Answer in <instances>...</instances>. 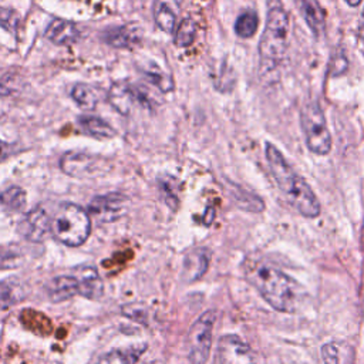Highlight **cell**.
Here are the masks:
<instances>
[{
  "mask_svg": "<svg viewBox=\"0 0 364 364\" xmlns=\"http://www.w3.org/2000/svg\"><path fill=\"white\" fill-rule=\"evenodd\" d=\"M196 36V24L192 18H183L175 33V44L178 47H188L193 43Z\"/></svg>",
  "mask_w": 364,
  "mask_h": 364,
  "instance_id": "cell-26",
  "label": "cell"
},
{
  "mask_svg": "<svg viewBox=\"0 0 364 364\" xmlns=\"http://www.w3.org/2000/svg\"><path fill=\"white\" fill-rule=\"evenodd\" d=\"M141 37L139 27L131 24L109 28L102 34L104 41L117 48H132L141 41Z\"/></svg>",
  "mask_w": 364,
  "mask_h": 364,
  "instance_id": "cell-13",
  "label": "cell"
},
{
  "mask_svg": "<svg viewBox=\"0 0 364 364\" xmlns=\"http://www.w3.org/2000/svg\"><path fill=\"white\" fill-rule=\"evenodd\" d=\"M9 154H10V145L0 139V162L4 161L9 156Z\"/></svg>",
  "mask_w": 364,
  "mask_h": 364,
  "instance_id": "cell-32",
  "label": "cell"
},
{
  "mask_svg": "<svg viewBox=\"0 0 364 364\" xmlns=\"http://www.w3.org/2000/svg\"><path fill=\"white\" fill-rule=\"evenodd\" d=\"M24 263L23 252L14 246L0 247V270H13Z\"/></svg>",
  "mask_w": 364,
  "mask_h": 364,
  "instance_id": "cell-25",
  "label": "cell"
},
{
  "mask_svg": "<svg viewBox=\"0 0 364 364\" xmlns=\"http://www.w3.org/2000/svg\"><path fill=\"white\" fill-rule=\"evenodd\" d=\"M259 26V18L255 11H245L242 13L235 21V31L242 38L252 37Z\"/></svg>",
  "mask_w": 364,
  "mask_h": 364,
  "instance_id": "cell-22",
  "label": "cell"
},
{
  "mask_svg": "<svg viewBox=\"0 0 364 364\" xmlns=\"http://www.w3.org/2000/svg\"><path fill=\"white\" fill-rule=\"evenodd\" d=\"M264 152L273 178L286 200L306 218L318 216L320 202L310 185L299 173L294 172V169L274 145L267 142Z\"/></svg>",
  "mask_w": 364,
  "mask_h": 364,
  "instance_id": "cell-2",
  "label": "cell"
},
{
  "mask_svg": "<svg viewBox=\"0 0 364 364\" xmlns=\"http://www.w3.org/2000/svg\"><path fill=\"white\" fill-rule=\"evenodd\" d=\"M78 122H80L81 128L91 136H95L100 139H107V138H112L115 135V129L100 117L81 115L78 118Z\"/></svg>",
  "mask_w": 364,
  "mask_h": 364,
  "instance_id": "cell-19",
  "label": "cell"
},
{
  "mask_svg": "<svg viewBox=\"0 0 364 364\" xmlns=\"http://www.w3.org/2000/svg\"><path fill=\"white\" fill-rule=\"evenodd\" d=\"M46 290L51 301L60 303L78 294V282L74 274L57 276L47 283Z\"/></svg>",
  "mask_w": 364,
  "mask_h": 364,
  "instance_id": "cell-14",
  "label": "cell"
},
{
  "mask_svg": "<svg viewBox=\"0 0 364 364\" xmlns=\"http://www.w3.org/2000/svg\"><path fill=\"white\" fill-rule=\"evenodd\" d=\"M233 198H235V200L237 202V205L240 208H245V209L252 210V212H260L264 208L263 200H260L257 196H253V195H249L246 192H242V189H239V188L235 189Z\"/></svg>",
  "mask_w": 364,
  "mask_h": 364,
  "instance_id": "cell-28",
  "label": "cell"
},
{
  "mask_svg": "<svg viewBox=\"0 0 364 364\" xmlns=\"http://www.w3.org/2000/svg\"><path fill=\"white\" fill-rule=\"evenodd\" d=\"M361 1H363V0H346V3H347V4H350V6H353V7L358 6Z\"/></svg>",
  "mask_w": 364,
  "mask_h": 364,
  "instance_id": "cell-33",
  "label": "cell"
},
{
  "mask_svg": "<svg viewBox=\"0 0 364 364\" xmlns=\"http://www.w3.org/2000/svg\"><path fill=\"white\" fill-rule=\"evenodd\" d=\"M289 28L287 11L280 6L270 7L259 43V54L263 63L273 67L282 61L289 44Z\"/></svg>",
  "mask_w": 364,
  "mask_h": 364,
  "instance_id": "cell-3",
  "label": "cell"
},
{
  "mask_svg": "<svg viewBox=\"0 0 364 364\" xmlns=\"http://www.w3.org/2000/svg\"><path fill=\"white\" fill-rule=\"evenodd\" d=\"M220 364H255L256 355L249 344L236 334H225L218 343Z\"/></svg>",
  "mask_w": 364,
  "mask_h": 364,
  "instance_id": "cell-8",
  "label": "cell"
},
{
  "mask_svg": "<svg viewBox=\"0 0 364 364\" xmlns=\"http://www.w3.org/2000/svg\"><path fill=\"white\" fill-rule=\"evenodd\" d=\"M300 125L307 148L317 155H327L331 149V135L323 109L317 102H309L301 108Z\"/></svg>",
  "mask_w": 364,
  "mask_h": 364,
  "instance_id": "cell-5",
  "label": "cell"
},
{
  "mask_svg": "<svg viewBox=\"0 0 364 364\" xmlns=\"http://www.w3.org/2000/svg\"><path fill=\"white\" fill-rule=\"evenodd\" d=\"M243 272L247 282L274 310L296 311L301 300V287L293 277L262 257H247Z\"/></svg>",
  "mask_w": 364,
  "mask_h": 364,
  "instance_id": "cell-1",
  "label": "cell"
},
{
  "mask_svg": "<svg viewBox=\"0 0 364 364\" xmlns=\"http://www.w3.org/2000/svg\"><path fill=\"white\" fill-rule=\"evenodd\" d=\"M154 14H155V23L161 27V30H164L166 33L173 31L175 21H176V13L165 0L156 1Z\"/></svg>",
  "mask_w": 364,
  "mask_h": 364,
  "instance_id": "cell-21",
  "label": "cell"
},
{
  "mask_svg": "<svg viewBox=\"0 0 364 364\" xmlns=\"http://www.w3.org/2000/svg\"><path fill=\"white\" fill-rule=\"evenodd\" d=\"M74 276L78 282V294L80 296H82L85 299L97 300L104 294V283H102V279L95 267L82 266L74 273Z\"/></svg>",
  "mask_w": 364,
  "mask_h": 364,
  "instance_id": "cell-11",
  "label": "cell"
},
{
  "mask_svg": "<svg viewBox=\"0 0 364 364\" xmlns=\"http://www.w3.org/2000/svg\"><path fill=\"white\" fill-rule=\"evenodd\" d=\"M18 232L30 242H43L51 233V219L43 208H36L20 220Z\"/></svg>",
  "mask_w": 364,
  "mask_h": 364,
  "instance_id": "cell-9",
  "label": "cell"
},
{
  "mask_svg": "<svg viewBox=\"0 0 364 364\" xmlns=\"http://www.w3.org/2000/svg\"><path fill=\"white\" fill-rule=\"evenodd\" d=\"M91 232L90 213L75 203H63L51 219L53 236L71 247L82 245Z\"/></svg>",
  "mask_w": 364,
  "mask_h": 364,
  "instance_id": "cell-4",
  "label": "cell"
},
{
  "mask_svg": "<svg viewBox=\"0 0 364 364\" xmlns=\"http://www.w3.org/2000/svg\"><path fill=\"white\" fill-rule=\"evenodd\" d=\"M363 317H364V291H363Z\"/></svg>",
  "mask_w": 364,
  "mask_h": 364,
  "instance_id": "cell-35",
  "label": "cell"
},
{
  "mask_svg": "<svg viewBox=\"0 0 364 364\" xmlns=\"http://www.w3.org/2000/svg\"><path fill=\"white\" fill-rule=\"evenodd\" d=\"M90 213L98 222H114L125 210V196L119 193H108L92 199L88 208Z\"/></svg>",
  "mask_w": 364,
  "mask_h": 364,
  "instance_id": "cell-10",
  "label": "cell"
},
{
  "mask_svg": "<svg viewBox=\"0 0 364 364\" xmlns=\"http://www.w3.org/2000/svg\"><path fill=\"white\" fill-rule=\"evenodd\" d=\"M108 100L121 114H128L132 104H138L134 84H114L108 92Z\"/></svg>",
  "mask_w": 364,
  "mask_h": 364,
  "instance_id": "cell-17",
  "label": "cell"
},
{
  "mask_svg": "<svg viewBox=\"0 0 364 364\" xmlns=\"http://www.w3.org/2000/svg\"><path fill=\"white\" fill-rule=\"evenodd\" d=\"M216 320L215 310H206L188 331V358L191 364H205L212 346V330Z\"/></svg>",
  "mask_w": 364,
  "mask_h": 364,
  "instance_id": "cell-6",
  "label": "cell"
},
{
  "mask_svg": "<svg viewBox=\"0 0 364 364\" xmlns=\"http://www.w3.org/2000/svg\"><path fill=\"white\" fill-rule=\"evenodd\" d=\"M0 203L10 210H20L26 206V192L20 186H10L0 193Z\"/></svg>",
  "mask_w": 364,
  "mask_h": 364,
  "instance_id": "cell-23",
  "label": "cell"
},
{
  "mask_svg": "<svg viewBox=\"0 0 364 364\" xmlns=\"http://www.w3.org/2000/svg\"><path fill=\"white\" fill-rule=\"evenodd\" d=\"M44 36L54 44L67 46L77 41L80 31L74 23L63 18H54L47 26Z\"/></svg>",
  "mask_w": 364,
  "mask_h": 364,
  "instance_id": "cell-15",
  "label": "cell"
},
{
  "mask_svg": "<svg viewBox=\"0 0 364 364\" xmlns=\"http://www.w3.org/2000/svg\"><path fill=\"white\" fill-rule=\"evenodd\" d=\"M122 314L128 316L134 321L146 324V309L141 304H125L122 306Z\"/></svg>",
  "mask_w": 364,
  "mask_h": 364,
  "instance_id": "cell-30",
  "label": "cell"
},
{
  "mask_svg": "<svg viewBox=\"0 0 364 364\" xmlns=\"http://www.w3.org/2000/svg\"><path fill=\"white\" fill-rule=\"evenodd\" d=\"M71 98L85 109H92L97 105V95L90 85L75 84L71 88Z\"/></svg>",
  "mask_w": 364,
  "mask_h": 364,
  "instance_id": "cell-24",
  "label": "cell"
},
{
  "mask_svg": "<svg viewBox=\"0 0 364 364\" xmlns=\"http://www.w3.org/2000/svg\"><path fill=\"white\" fill-rule=\"evenodd\" d=\"M361 16H363V18H364V10H363V14H361Z\"/></svg>",
  "mask_w": 364,
  "mask_h": 364,
  "instance_id": "cell-36",
  "label": "cell"
},
{
  "mask_svg": "<svg viewBox=\"0 0 364 364\" xmlns=\"http://www.w3.org/2000/svg\"><path fill=\"white\" fill-rule=\"evenodd\" d=\"M348 67V61L347 58L344 57L343 53H337L331 57V61H330V74L331 75H341Z\"/></svg>",
  "mask_w": 364,
  "mask_h": 364,
  "instance_id": "cell-31",
  "label": "cell"
},
{
  "mask_svg": "<svg viewBox=\"0 0 364 364\" xmlns=\"http://www.w3.org/2000/svg\"><path fill=\"white\" fill-rule=\"evenodd\" d=\"M148 364H156V363H148Z\"/></svg>",
  "mask_w": 364,
  "mask_h": 364,
  "instance_id": "cell-37",
  "label": "cell"
},
{
  "mask_svg": "<svg viewBox=\"0 0 364 364\" xmlns=\"http://www.w3.org/2000/svg\"><path fill=\"white\" fill-rule=\"evenodd\" d=\"M18 21H20L18 13H16L11 9L0 7V26L3 28L9 30L11 33H16L17 27H18Z\"/></svg>",
  "mask_w": 364,
  "mask_h": 364,
  "instance_id": "cell-29",
  "label": "cell"
},
{
  "mask_svg": "<svg viewBox=\"0 0 364 364\" xmlns=\"http://www.w3.org/2000/svg\"><path fill=\"white\" fill-rule=\"evenodd\" d=\"M145 348L146 346L144 344L138 347H131L128 350H112L104 354L97 364H135V361Z\"/></svg>",
  "mask_w": 364,
  "mask_h": 364,
  "instance_id": "cell-20",
  "label": "cell"
},
{
  "mask_svg": "<svg viewBox=\"0 0 364 364\" xmlns=\"http://www.w3.org/2000/svg\"><path fill=\"white\" fill-rule=\"evenodd\" d=\"M360 28H361V34L364 36V18H361V26H360Z\"/></svg>",
  "mask_w": 364,
  "mask_h": 364,
  "instance_id": "cell-34",
  "label": "cell"
},
{
  "mask_svg": "<svg viewBox=\"0 0 364 364\" xmlns=\"http://www.w3.org/2000/svg\"><path fill=\"white\" fill-rule=\"evenodd\" d=\"M27 290L17 279L0 280V311L10 309L26 299Z\"/></svg>",
  "mask_w": 364,
  "mask_h": 364,
  "instance_id": "cell-18",
  "label": "cell"
},
{
  "mask_svg": "<svg viewBox=\"0 0 364 364\" xmlns=\"http://www.w3.org/2000/svg\"><path fill=\"white\" fill-rule=\"evenodd\" d=\"M300 13L313 31L314 36H320L326 27V14L318 0H297Z\"/></svg>",
  "mask_w": 364,
  "mask_h": 364,
  "instance_id": "cell-16",
  "label": "cell"
},
{
  "mask_svg": "<svg viewBox=\"0 0 364 364\" xmlns=\"http://www.w3.org/2000/svg\"><path fill=\"white\" fill-rule=\"evenodd\" d=\"M346 344L341 343H327L321 347V358L324 364H344L346 358L350 355V353H344Z\"/></svg>",
  "mask_w": 364,
  "mask_h": 364,
  "instance_id": "cell-27",
  "label": "cell"
},
{
  "mask_svg": "<svg viewBox=\"0 0 364 364\" xmlns=\"http://www.w3.org/2000/svg\"><path fill=\"white\" fill-rule=\"evenodd\" d=\"M210 262V252L205 247H198L189 252L182 263V276L185 282L199 280L208 270Z\"/></svg>",
  "mask_w": 364,
  "mask_h": 364,
  "instance_id": "cell-12",
  "label": "cell"
},
{
  "mask_svg": "<svg viewBox=\"0 0 364 364\" xmlns=\"http://www.w3.org/2000/svg\"><path fill=\"white\" fill-rule=\"evenodd\" d=\"M60 166L67 175L75 178H92L107 173L109 171V161L98 155L68 152L61 158Z\"/></svg>",
  "mask_w": 364,
  "mask_h": 364,
  "instance_id": "cell-7",
  "label": "cell"
}]
</instances>
